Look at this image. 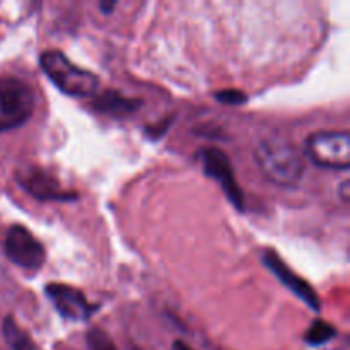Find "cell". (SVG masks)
<instances>
[{"instance_id": "6da1fadb", "label": "cell", "mask_w": 350, "mask_h": 350, "mask_svg": "<svg viewBox=\"0 0 350 350\" xmlns=\"http://www.w3.org/2000/svg\"><path fill=\"white\" fill-rule=\"evenodd\" d=\"M255 159L265 178L279 187H296L304 176V157L289 140L265 139L256 146Z\"/></svg>"}, {"instance_id": "7a4b0ae2", "label": "cell", "mask_w": 350, "mask_h": 350, "mask_svg": "<svg viewBox=\"0 0 350 350\" xmlns=\"http://www.w3.org/2000/svg\"><path fill=\"white\" fill-rule=\"evenodd\" d=\"M40 65L46 77L70 98H88L98 91V75L75 65L64 51H43L40 57Z\"/></svg>"}, {"instance_id": "3957f363", "label": "cell", "mask_w": 350, "mask_h": 350, "mask_svg": "<svg viewBox=\"0 0 350 350\" xmlns=\"http://www.w3.org/2000/svg\"><path fill=\"white\" fill-rule=\"evenodd\" d=\"M33 113V88L17 77H0V133L23 126Z\"/></svg>"}, {"instance_id": "277c9868", "label": "cell", "mask_w": 350, "mask_h": 350, "mask_svg": "<svg viewBox=\"0 0 350 350\" xmlns=\"http://www.w3.org/2000/svg\"><path fill=\"white\" fill-rule=\"evenodd\" d=\"M306 154L313 164L330 170H349L350 135L345 130H325L308 137Z\"/></svg>"}, {"instance_id": "5b68a950", "label": "cell", "mask_w": 350, "mask_h": 350, "mask_svg": "<svg viewBox=\"0 0 350 350\" xmlns=\"http://www.w3.org/2000/svg\"><path fill=\"white\" fill-rule=\"evenodd\" d=\"M3 253L16 265L26 270H38L46 260L43 245L33 232L21 224H12L3 236Z\"/></svg>"}, {"instance_id": "8992f818", "label": "cell", "mask_w": 350, "mask_h": 350, "mask_svg": "<svg viewBox=\"0 0 350 350\" xmlns=\"http://www.w3.org/2000/svg\"><path fill=\"white\" fill-rule=\"evenodd\" d=\"M16 180L24 190L41 202L77 200V191L65 190L55 176L38 166H24L17 171Z\"/></svg>"}, {"instance_id": "52a82bcc", "label": "cell", "mask_w": 350, "mask_h": 350, "mask_svg": "<svg viewBox=\"0 0 350 350\" xmlns=\"http://www.w3.org/2000/svg\"><path fill=\"white\" fill-rule=\"evenodd\" d=\"M200 157L205 174L221 185L226 197L238 211H245V195H243L241 187L236 181V174L229 157L217 147H207V149L202 150Z\"/></svg>"}, {"instance_id": "ba28073f", "label": "cell", "mask_w": 350, "mask_h": 350, "mask_svg": "<svg viewBox=\"0 0 350 350\" xmlns=\"http://www.w3.org/2000/svg\"><path fill=\"white\" fill-rule=\"evenodd\" d=\"M44 293L50 297L55 310L60 313L62 318L70 321H88L98 310L96 304H91L82 291L77 287L67 286V284H48Z\"/></svg>"}, {"instance_id": "9c48e42d", "label": "cell", "mask_w": 350, "mask_h": 350, "mask_svg": "<svg viewBox=\"0 0 350 350\" xmlns=\"http://www.w3.org/2000/svg\"><path fill=\"white\" fill-rule=\"evenodd\" d=\"M263 263H265L267 269L272 270L273 275H275L291 293L296 294L306 306H310L311 310L314 311L321 310V301L320 297H318L317 291H314L313 287H311V284L306 282L303 277L294 273L293 270L287 267V263L277 255V252H273V250H265V252H263Z\"/></svg>"}, {"instance_id": "30bf717a", "label": "cell", "mask_w": 350, "mask_h": 350, "mask_svg": "<svg viewBox=\"0 0 350 350\" xmlns=\"http://www.w3.org/2000/svg\"><path fill=\"white\" fill-rule=\"evenodd\" d=\"M140 106H142V99L129 98V96L122 94V92L115 91V89H108V91L101 92L92 101V108L94 109L106 113V115L120 116V118L139 111Z\"/></svg>"}, {"instance_id": "8fae6325", "label": "cell", "mask_w": 350, "mask_h": 350, "mask_svg": "<svg viewBox=\"0 0 350 350\" xmlns=\"http://www.w3.org/2000/svg\"><path fill=\"white\" fill-rule=\"evenodd\" d=\"M2 332L7 344L10 345L12 350H40L36 342L31 338V335L24 328H21L19 323L12 317L3 318Z\"/></svg>"}, {"instance_id": "7c38bea8", "label": "cell", "mask_w": 350, "mask_h": 350, "mask_svg": "<svg viewBox=\"0 0 350 350\" xmlns=\"http://www.w3.org/2000/svg\"><path fill=\"white\" fill-rule=\"evenodd\" d=\"M337 337V330H335L334 325H330L325 320H314L311 323V327L308 328L306 335H304V342L308 345H313V347H318V345H323L327 342H330L332 338Z\"/></svg>"}, {"instance_id": "4fadbf2b", "label": "cell", "mask_w": 350, "mask_h": 350, "mask_svg": "<svg viewBox=\"0 0 350 350\" xmlns=\"http://www.w3.org/2000/svg\"><path fill=\"white\" fill-rule=\"evenodd\" d=\"M88 347L89 350H116L113 338L99 327L91 328L88 332Z\"/></svg>"}, {"instance_id": "5bb4252c", "label": "cell", "mask_w": 350, "mask_h": 350, "mask_svg": "<svg viewBox=\"0 0 350 350\" xmlns=\"http://www.w3.org/2000/svg\"><path fill=\"white\" fill-rule=\"evenodd\" d=\"M215 99L222 105H229V106H239L245 105L248 101V96L246 92H243L241 89H222V91L215 92Z\"/></svg>"}, {"instance_id": "9a60e30c", "label": "cell", "mask_w": 350, "mask_h": 350, "mask_svg": "<svg viewBox=\"0 0 350 350\" xmlns=\"http://www.w3.org/2000/svg\"><path fill=\"white\" fill-rule=\"evenodd\" d=\"M173 349H174V350H193V349L190 347V345H187V344H185V342H181V340L174 342Z\"/></svg>"}, {"instance_id": "2e32d148", "label": "cell", "mask_w": 350, "mask_h": 350, "mask_svg": "<svg viewBox=\"0 0 350 350\" xmlns=\"http://www.w3.org/2000/svg\"><path fill=\"white\" fill-rule=\"evenodd\" d=\"M115 7V2H109V3H101V9L105 10V12H109V10Z\"/></svg>"}]
</instances>
